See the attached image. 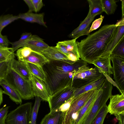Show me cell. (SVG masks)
I'll use <instances>...</instances> for the list:
<instances>
[{
    "instance_id": "obj_1",
    "label": "cell",
    "mask_w": 124,
    "mask_h": 124,
    "mask_svg": "<svg viewBox=\"0 0 124 124\" xmlns=\"http://www.w3.org/2000/svg\"><path fill=\"white\" fill-rule=\"evenodd\" d=\"M50 61L42 67L46 75L45 83L50 96L67 86H72L76 72L80 67L89 64L81 59L72 64Z\"/></svg>"
},
{
    "instance_id": "obj_2",
    "label": "cell",
    "mask_w": 124,
    "mask_h": 124,
    "mask_svg": "<svg viewBox=\"0 0 124 124\" xmlns=\"http://www.w3.org/2000/svg\"><path fill=\"white\" fill-rule=\"evenodd\" d=\"M116 28L115 24L105 25L97 31L76 42L80 59L89 64L102 56Z\"/></svg>"
},
{
    "instance_id": "obj_3",
    "label": "cell",
    "mask_w": 124,
    "mask_h": 124,
    "mask_svg": "<svg viewBox=\"0 0 124 124\" xmlns=\"http://www.w3.org/2000/svg\"><path fill=\"white\" fill-rule=\"evenodd\" d=\"M3 80L18 93L22 99L27 100L33 98L30 81L24 79L12 69L10 66V62Z\"/></svg>"
},
{
    "instance_id": "obj_4",
    "label": "cell",
    "mask_w": 124,
    "mask_h": 124,
    "mask_svg": "<svg viewBox=\"0 0 124 124\" xmlns=\"http://www.w3.org/2000/svg\"><path fill=\"white\" fill-rule=\"evenodd\" d=\"M103 73L96 66L91 68L87 65L81 67L75 72L72 86L76 89L93 83L104 76Z\"/></svg>"
},
{
    "instance_id": "obj_5",
    "label": "cell",
    "mask_w": 124,
    "mask_h": 124,
    "mask_svg": "<svg viewBox=\"0 0 124 124\" xmlns=\"http://www.w3.org/2000/svg\"><path fill=\"white\" fill-rule=\"evenodd\" d=\"M112 85L106 78L100 87L96 99L83 124H91L112 94Z\"/></svg>"
},
{
    "instance_id": "obj_6",
    "label": "cell",
    "mask_w": 124,
    "mask_h": 124,
    "mask_svg": "<svg viewBox=\"0 0 124 124\" xmlns=\"http://www.w3.org/2000/svg\"><path fill=\"white\" fill-rule=\"evenodd\" d=\"M32 103L28 102L20 105L8 114L6 124H31Z\"/></svg>"
},
{
    "instance_id": "obj_7",
    "label": "cell",
    "mask_w": 124,
    "mask_h": 124,
    "mask_svg": "<svg viewBox=\"0 0 124 124\" xmlns=\"http://www.w3.org/2000/svg\"><path fill=\"white\" fill-rule=\"evenodd\" d=\"M95 89L83 93L75 97L69 108L66 111L62 112V124H69L72 116L76 113H79Z\"/></svg>"
},
{
    "instance_id": "obj_8",
    "label": "cell",
    "mask_w": 124,
    "mask_h": 124,
    "mask_svg": "<svg viewBox=\"0 0 124 124\" xmlns=\"http://www.w3.org/2000/svg\"><path fill=\"white\" fill-rule=\"evenodd\" d=\"M76 89L72 86H67L51 96L48 102L50 111L58 109L71 97Z\"/></svg>"
},
{
    "instance_id": "obj_9",
    "label": "cell",
    "mask_w": 124,
    "mask_h": 124,
    "mask_svg": "<svg viewBox=\"0 0 124 124\" xmlns=\"http://www.w3.org/2000/svg\"><path fill=\"white\" fill-rule=\"evenodd\" d=\"M110 58L115 82L124 94V58L111 55Z\"/></svg>"
},
{
    "instance_id": "obj_10",
    "label": "cell",
    "mask_w": 124,
    "mask_h": 124,
    "mask_svg": "<svg viewBox=\"0 0 124 124\" xmlns=\"http://www.w3.org/2000/svg\"><path fill=\"white\" fill-rule=\"evenodd\" d=\"M30 80L34 96L39 97L42 100L48 102L51 96L45 83L30 72Z\"/></svg>"
},
{
    "instance_id": "obj_11",
    "label": "cell",
    "mask_w": 124,
    "mask_h": 124,
    "mask_svg": "<svg viewBox=\"0 0 124 124\" xmlns=\"http://www.w3.org/2000/svg\"><path fill=\"white\" fill-rule=\"evenodd\" d=\"M115 24L116 28L115 31L102 56L111 55L115 46L124 37V18H122L121 20L118 21Z\"/></svg>"
},
{
    "instance_id": "obj_12",
    "label": "cell",
    "mask_w": 124,
    "mask_h": 124,
    "mask_svg": "<svg viewBox=\"0 0 124 124\" xmlns=\"http://www.w3.org/2000/svg\"><path fill=\"white\" fill-rule=\"evenodd\" d=\"M109 98L107 106L108 113L115 116L124 113V94H112Z\"/></svg>"
},
{
    "instance_id": "obj_13",
    "label": "cell",
    "mask_w": 124,
    "mask_h": 124,
    "mask_svg": "<svg viewBox=\"0 0 124 124\" xmlns=\"http://www.w3.org/2000/svg\"><path fill=\"white\" fill-rule=\"evenodd\" d=\"M101 85L95 89L91 97L79 110L77 118L73 124H83L96 99Z\"/></svg>"
},
{
    "instance_id": "obj_14",
    "label": "cell",
    "mask_w": 124,
    "mask_h": 124,
    "mask_svg": "<svg viewBox=\"0 0 124 124\" xmlns=\"http://www.w3.org/2000/svg\"><path fill=\"white\" fill-rule=\"evenodd\" d=\"M25 46L30 47L33 51L41 53L49 46L41 38L36 35H32L25 41L22 47Z\"/></svg>"
},
{
    "instance_id": "obj_15",
    "label": "cell",
    "mask_w": 124,
    "mask_h": 124,
    "mask_svg": "<svg viewBox=\"0 0 124 124\" xmlns=\"http://www.w3.org/2000/svg\"><path fill=\"white\" fill-rule=\"evenodd\" d=\"M95 16H94L90 17H86L79 26L69 35L68 37L71 38H78L82 36L89 35V31L90 28V25Z\"/></svg>"
},
{
    "instance_id": "obj_16",
    "label": "cell",
    "mask_w": 124,
    "mask_h": 124,
    "mask_svg": "<svg viewBox=\"0 0 124 124\" xmlns=\"http://www.w3.org/2000/svg\"><path fill=\"white\" fill-rule=\"evenodd\" d=\"M41 53L49 60L61 61L71 64L75 62L69 60L67 57L61 53L55 46H49Z\"/></svg>"
},
{
    "instance_id": "obj_17",
    "label": "cell",
    "mask_w": 124,
    "mask_h": 124,
    "mask_svg": "<svg viewBox=\"0 0 124 124\" xmlns=\"http://www.w3.org/2000/svg\"><path fill=\"white\" fill-rule=\"evenodd\" d=\"M110 55L101 56L93 61L92 63L95 66L109 76L113 74L112 67L111 63Z\"/></svg>"
},
{
    "instance_id": "obj_18",
    "label": "cell",
    "mask_w": 124,
    "mask_h": 124,
    "mask_svg": "<svg viewBox=\"0 0 124 124\" xmlns=\"http://www.w3.org/2000/svg\"><path fill=\"white\" fill-rule=\"evenodd\" d=\"M44 13H34L28 11L25 13H20L18 16L19 19L28 22L36 23L47 27L44 21Z\"/></svg>"
},
{
    "instance_id": "obj_19",
    "label": "cell",
    "mask_w": 124,
    "mask_h": 124,
    "mask_svg": "<svg viewBox=\"0 0 124 124\" xmlns=\"http://www.w3.org/2000/svg\"><path fill=\"white\" fill-rule=\"evenodd\" d=\"M10 65L12 69L24 79L30 80V72L23 61L14 59L10 62Z\"/></svg>"
},
{
    "instance_id": "obj_20",
    "label": "cell",
    "mask_w": 124,
    "mask_h": 124,
    "mask_svg": "<svg viewBox=\"0 0 124 124\" xmlns=\"http://www.w3.org/2000/svg\"><path fill=\"white\" fill-rule=\"evenodd\" d=\"M3 88V93L8 95L10 99L16 104H21L22 99L18 93L6 82L2 80L0 84Z\"/></svg>"
},
{
    "instance_id": "obj_21",
    "label": "cell",
    "mask_w": 124,
    "mask_h": 124,
    "mask_svg": "<svg viewBox=\"0 0 124 124\" xmlns=\"http://www.w3.org/2000/svg\"><path fill=\"white\" fill-rule=\"evenodd\" d=\"M21 61L38 64L43 67L50 61L42 53L33 50L28 57Z\"/></svg>"
},
{
    "instance_id": "obj_22",
    "label": "cell",
    "mask_w": 124,
    "mask_h": 124,
    "mask_svg": "<svg viewBox=\"0 0 124 124\" xmlns=\"http://www.w3.org/2000/svg\"><path fill=\"white\" fill-rule=\"evenodd\" d=\"M62 112L57 110L51 111L42 119L40 124H62Z\"/></svg>"
},
{
    "instance_id": "obj_23",
    "label": "cell",
    "mask_w": 124,
    "mask_h": 124,
    "mask_svg": "<svg viewBox=\"0 0 124 124\" xmlns=\"http://www.w3.org/2000/svg\"><path fill=\"white\" fill-rule=\"evenodd\" d=\"M89 9L86 16L90 17L96 16L103 12L101 0H87Z\"/></svg>"
},
{
    "instance_id": "obj_24",
    "label": "cell",
    "mask_w": 124,
    "mask_h": 124,
    "mask_svg": "<svg viewBox=\"0 0 124 124\" xmlns=\"http://www.w3.org/2000/svg\"><path fill=\"white\" fill-rule=\"evenodd\" d=\"M23 62L30 72L45 82L46 75L42 67L38 64Z\"/></svg>"
},
{
    "instance_id": "obj_25",
    "label": "cell",
    "mask_w": 124,
    "mask_h": 124,
    "mask_svg": "<svg viewBox=\"0 0 124 124\" xmlns=\"http://www.w3.org/2000/svg\"><path fill=\"white\" fill-rule=\"evenodd\" d=\"M106 78L104 76L98 80L80 88L76 89L72 96L74 97L86 92L100 87L103 83Z\"/></svg>"
},
{
    "instance_id": "obj_26",
    "label": "cell",
    "mask_w": 124,
    "mask_h": 124,
    "mask_svg": "<svg viewBox=\"0 0 124 124\" xmlns=\"http://www.w3.org/2000/svg\"><path fill=\"white\" fill-rule=\"evenodd\" d=\"M78 38H73L71 40H64L61 42L68 52L75 55L79 60L80 57L76 41Z\"/></svg>"
},
{
    "instance_id": "obj_27",
    "label": "cell",
    "mask_w": 124,
    "mask_h": 124,
    "mask_svg": "<svg viewBox=\"0 0 124 124\" xmlns=\"http://www.w3.org/2000/svg\"><path fill=\"white\" fill-rule=\"evenodd\" d=\"M118 1L115 0H101L103 12L108 15L113 14L117 6L116 3Z\"/></svg>"
},
{
    "instance_id": "obj_28",
    "label": "cell",
    "mask_w": 124,
    "mask_h": 124,
    "mask_svg": "<svg viewBox=\"0 0 124 124\" xmlns=\"http://www.w3.org/2000/svg\"><path fill=\"white\" fill-rule=\"evenodd\" d=\"M15 55L12 47L0 50V63L11 61L14 59Z\"/></svg>"
},
{
    "instance_id": "obj_29",
    "label": "cell",
    "mask_w": 124,
    "mask_h": 124,
    "mask_svg": "<svg viewBox=\"0 0 124 124\" xmlns=\"http://www.w3.org/2000/svg\"><path fill=\"white\" fill-rule=\"evenodd\" d=\"M19 19L18 16L8 14L0 17V34L3 29L6 26L14 21Z\"/></svg>"
},
{
    "instance_id": "obj_30",
    "label": "cell",
    "mask_w": 124,
    "mask_h": 124,
    "mask_svg": "<svg viewBox=\"0 0 124 124\" xmlns=\"http://www.w3.org/2000/svg\"><path fill=\"white\" fill-rule=\"evenodd\" d=\"M108 113L107 105L106 104L100 110L91 124H103Z\"/></svg>"
},
{
    "instance_id": "obj_31",
    "label": "cell",
    "mask_w": 124,
    "mask_h": 124,
    "mask_svg": "<svg viewBox=\"0 0 124 124\" xmlns=\"http://www.w3.org/2000/svg\"><path fill=\"white\" fill-rule=\"evenodd\" d=\"M34 104L32 108L31 116V124H36V121L38 112L42 100L41 98L38 97H35Z\"/></svg>"
},
{
    "instance_id": "obj_32",
    "label": "cell",
    "mask_w": 124,
    "mask_h": 124,
    "mask_svg": "<svg viewBox=\"0 0 124 124\" xmlns=\"http://www.w3.org/2000/svg\"><path fill=\"white\" fill-rule=\"evenodd\" d=\"M33 51L30 47L25 46L18 49L15 55L18 60L21 61L28 57Z\"/></svg>"
},
{
    "instance_id": "obj_33",
    "label": "cell",
    "mask_w": 124,
    "mask_h": 124,
    "mask_svg": "<svg viewBox=\"0 0 124 124\" xmlns=\"http://www.w3.org/2000/svg\"><path fill=\"white\" fill-rule=\"evenodd\" d=\"M32 35L31 33L25 32L23 33L21 37L18 41L10 43L12 48L14 52L19 48L22 47L23 44L25 41Z\"/></svg>"
},
{
    "instance_id": "obj_34",
    "label": "cell",
    "mask_w": 124,
    "mask_h": 124,
    "mask_svg": "<svg viewBox=\"0 0 124 124\" xmlns=\"http://www.w3.org/2000/svg\"><path fill=\"white\" fill-rule=\"evenodd\" d=\"M111 55L124 58V37L115 47Z\"/></svg>"
},
{
    "instance_id": "obj_35",
    "label": "cell",
    "mask_w": 124,
    "mask_h": 124,
    "mask_svg": "<svg viewBox=\"0 0 124 124\" xmlns=\"http://www.w3.org/2000/svg\"><path fill=\"white\" fill-rule=\"evenodd\" d=\"M9 107L5 105L0 108V124H6L5 121Z\"/></svg>"
},
{
    "instance_id": "obj_36",
    "label": "cell",
    "mask_w": 124,
    "mask_h": 124,
    "mask_svg": "<svg viewBox=\"0 0 124 124\" xmlns=\"http://www.w3.org/2000/svg\"><path fill=\"white\" fill-rule=\"evenodd\" d=\"M9 62H3L0 63V84L3 80L4 76L9 67Z\"/></svg>"
},
{
    "instance_id": "obj_37",
    "label": "cell",
    "mask_w": 124,
    "mask_h": 124,
    "mask_svg": "<svg viewBox=\"0 0 124 124\" xmlns=\"http://www.w3.org/2000/svg\"><path fill=\"white\" fill-rule=\"evenodd\" d=\"M104 17V16L101 15L99 18L96 19L93 22L89 31V33L93 31L98 28L100 26Z\"/></svg>"
},
{
    "instance_id": "obj_38",
    "label": "cell",
    "mask_w": 124,
    "mask_h": 124,
    "mask_svg": "<svg viewBox=\"0 0 124 124\" xmlns=\"http://www.w3.org/2000/svg\"><path fill=\"white\" fill-rule=\"evenodd\" d=\"M74 98L73 96H72L69 99L61 105L57 110L62 112L66 111L70 107Z\"/></svg>"
},
{
    "instance_id": "obj_39",
    "label": "cell",
    "mask_w": 124,
    "mask_h": 124,
    "mask_svg": "<svg viewBox=\"0 0 124 124\" xmlns=\"http://www.w3.org/2000/svg\"><path fill=\"white\" fill-rule=\"evenodd\" d=\"M55 47L61 53L66 56L68 59L70 55L71 54L67 51L64 46L62 43L61 41L58 42L57 43Z\"/></svg>"
},
{
    "instance_id": "obj_40",
    "label": "cell",
    "mask_w": 124,
    "mask_h": 124,
    "mask_svg": "<svg viewBox=\"0 0 124 124\" xmlns=\"http://www.w3.org/2000/svg\"><path fill=\"white\" fill-rule=\"evenodd\" d=\"M10 42L6 35H3L0 34V46L5 47H8Z\"/></svg>"
},
{
    "instance_id": "obj_41",
    "label": "cell",
    "mask_w": 124,
    "mask_h": 124,
    "mask_svg": "<svg viewBox=\"0 0 124 124\" xmlns=\"http://www.w3.org/2000/svg\"><path fill=\"white\" fill-rule=\"evenodd\" d=\"M34 6L35 12L39 11L43 6L42 0H31Z\"/></svg>"
},
{
    "instance_id": "obj_42",
    "label": "cell",
    "mask_w": 124,
    "mask_h": 124,
    "mask_svg": "<svg viewBox=\"0 0 124 124\" xmlns=\"http://www.w3.org/2000/svg\"><path fill=\"white\" fill-rule=\"evenodd\" d=\"M103 73L104 76L107 81L111 83L112 85H113L114 86L116 87L120 93L121 94H122L121 90L116 82L113 80L112 78L110 77L109 76H108L105 73Z\"/></svg>"
},
{
    "instance_id": "obj_43",
    "label": "cell",
    "mask_w": 124,
    "mask_h": 124,
    "mask_svg": "<svg viewBox=\"0 0 124 124\" xmlns=\"http://www.w3.org/2000/svg\"><path fill=\"white\" fill-rule=\"evenodd\" d=\"M23 1L28 7L29 10L28 12H35V8L31 0H24Z\"/></svg>"
},
{
    "instance_id": "obj_44",
    "label": "cell",
    "mask_w": 124,
    "mask_h": 124,
    "mask_svg": "<svg viewBox=\"0 0 124 124\" xmlns=\"http://www.w3.org/2000/svg\"><path fill=\"white\" fill-rule=\"evenodd\" d=\"M118 120V124H124V113L115 115Z\"/></svg>"
},
{
    "instance_id": "obj_45",
    "label": "cell",
    "mask_w": 124,
    "mask_h": 124,
    "mask_svg": "<svg viewBox=\"0 0 124 124\" xmlns=\"http://www.w3.org/2000/svg\"><path fill=\"white\" fill-rule=\"evenodd\" d=\"M122 2V18H124V0H120Z\"/></svg>"
},
{
    "instance_id": "obj_46",
    "label": "cell",
    "mask_w": 124,
    "mask_h": 124,
    "mask_svg": "<svg viewBox=\"0 0 124 124\" xmlns=\"http://www.w3.org/2000/svg\"><path fill=\"white\" fill-rule=\"evenodd\" d=\"M3 91L0 88V106L3 102Z\"/></svg>"
},
{
    "instance_id": "obj_47",
    "label": "cell",
    "mask_w": 124,
    "mask_h": 124,
    "mask_svg": "<svg viewBox=\"0 0 124 124\" xmlns=\"http://www.w3.org/2000/svg\"><path fill=\"white\" fill-rule=\"evenodd\" d=\"M8 48V47L7 48V47H3V46H0V50H2V49H6Z\"/></svg>"
}]
</instances>
